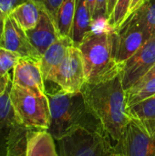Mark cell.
I'll return each mask as SVG.
<instances>
[{
  "label": "cell",
  "mask_w": 155,
  "mask_h": 156,
  "mask_svg": "<svg viewBox=\"0 0 155 156\" xmlns=\"http://www.w3.org/2000/svg\"><path fill=\"white\" fill-rule=\"evenodd\" d=\"M81 92L90 112L100 121L105 135L115 146L125 127L132 122L127 112L126 91L121 74L98 84L85 83Z\"/></svg>",
  "instance_id": "obj_1"
},
{
  "label": "cell",
  "mask_w": 155,
  "mask_h": 156,
  "mask_svg": "<svg viewBox=\"0 0 155 156\" xmlns=\"http://www.w3.org/2000/svg\"><path fill=\"white\" fill-rule=\"evenodd\" d=\"M46 96L49 105V126L47 131L55 141L79 129L105 135L100 121L90 112L81 91L67 92L59 89L52 92L46 90Z\"/></svg>",
  "instance_id": "obj_2"
},
{
  "label": "cell",
  "mask_w": 155,
  "mask_h": 156,
  "mask_svg": "<svg viewBox=\"0 0 155 156\" xmlns=\"http://www.w3.org/2000/svg\"><path fill=\"white\" fill-rule=\"evenodd\" d=\"M84 67L86 83L98 84L110 80L121 73L114 55L113 29L105 26L89 32L78 46Z\"/></svg>",
  "instance_id": "obj_3"
},
{
  "label": "cell",
  "mask_w": 155,
  "mask_h": 156,
  "mask_svg": "<svg viewBox=\"0 0 155 156\" xmlns=\"http://www.w3.org/2000/svg\"><path fill=\"white\" fill-rule=\"evenodd\" d=\"M148 0L127 16L123 23L113 29L114 55L122 65L143 47L153 36L147 21Z\"/></svg>",
  "instance_id": "obj_4"
},
{
  "label": "cell",
  "mask_w": 155,
  "mask_h": 156,
  "mask_svg": "<svg viewBox=\"0 0 155 156\" xmlns=\"http://www.w3.org/2000/svg\"><path fill=\"white\" fill-rule=\"evenodd\" d=\"M10 101L18 123L30 130H48L49 105L46 95H37L12 82Z\"/></svg>",
  "instance_id": "obj_5"
},
{
  "label": "cell",
  "mask_w": 155,
  "mask_h": 156,
  "mask_svg": "<svg viewBox=\"0 0 155 156\" xmlns=\"http://www.w3.org/2000/svg\"><path fill=\"white\" fill-rule=\"evenodd\" d=\"M56 144L59 156H110L115 152L106 135L84 129L56 141Z\"/></svg>",
  "instance_id": "obj_6"
},
{
  "label": "cell",
  "mask_w": 155,
  "mask_h": 156,
  "mask_svg": "<svg viewBox=\"0 0 155 156\" xmlns=\"http://www.w3.org/2000/svg\"><path fill=\"white\" fill-rule=\"evenodd\" d=\"M46 82H52L67 92L81 91L86 80L81 54L77 46L69 47L65 59Z\"/></svg>",
  "instance_id": "obj_7"
},
{
  "label": "cell",
  "mask_w": 155,
  "mask_h": 156,
  "mask_svg": "<svg viewBox=\"0 0 155 156\" xmlns=\"http://www.w3.org/2000/svg\"><path fill=\"white\" fill-rule=\"evenodd\" d=\"M154 64L155 36H153L122 64L120 74L125 91L135 85Z\"/></svg>",
  "instance_id": "obj_8"
},
{
  "label": "cell",
  "mask_w": 155,
  "mask_h": 156,
  "mask_svg": "<svg viewBox=\"0 0 155 156\" xmlns=\"http://www.w3.org/2000/svg\"><path fill=\"white\" fill-rule=\"evenodd\" d=\"M114 147L115 152L123 156H155V137L150 136L132 120Z\"/></svg>",
  "instance_id": "obj_9"
},
{
  "label": "cell",
  "mask_w": 155,
  "mask_h": 156,
  "mask_svg": "<svg viewBox=\"0 0 155 156\" xmlns=\"http://www.w3.org/2000/svg\"><path fill=\"white\" fill-rule=\"evenodd\" d=\"M12 82L37 95H46V84L40 68V60L20 58L13 69Z\"/></svg>",
  "instance_id": "obj_10"
},
{
  "label": "cell",
  "mask_w": 155,
  "mask_h": 156,
  "mask_svg": "<svg viewBox=\"0 0 155 156\" xmlns=\"http://www.w3.org/2000/svg\"><path fill=\"white\" fill-rule=\"evenodd\" d=\"M0 48L13 51L20 58L41 59V55L29 41L26 31L10 15L5 18L4 32L0 39Z\"/></svg>",
  "instance_id": "obj_11"
},
{
  "label": "cell",
  "mask_w": 155,
  "mask_h": 156,
  "mask_svg": "<svg viewBox=\"0 0 155 156\" xmlns=\"http://www.w3.org/2000/svg\"><path fill=\"white\" fill-rule=\"evenodd\" d=\"M26 33L33 47L41 56L59 38L54 21L42 7L38 23L34 28L26 31Z\"/></svg>",
  "instance_id": "obj_12"
},
{
  "label": "cell",
  "mask_w": 155,
  "mask_h": 156,
  "mask_svg": "<svg viewBox=\"0 0 155 156\" xmlns=\"http://www.w3.org/2000/svg\"><path fill=\"white\" fill-rule=\"evenodd\" d=\"M72 45H74V43L69 37H59V38L41 56L40 68L45 82L63 62L69 52V47Z\"/></svg>",
  "instance_id": "obj_13"
},
{
  "label": "cell",
  "mask_w": 155,
  "mask_h": 156,
  "mask_svg": "<svg viewBox=\"0 0 155 156\" xmlns=\"http://www.w3.org/2000/svg\"><path fill=\"white\" fill-rule=\"evenodd\" d=\"M11 87L12 81L3 96L0 97V156H6L10 135L16 122L10 101Z\"/></svg>",
  "instance_id": "obj_14"
},
{
  "label": "cell",
  "mask_w": 155,
  "mask_h": 156,
  "mask_svg": "<svg viewBox=\"0 0 155 156\" xmlns=\"http://www.w3.org/2000/svg\"><path fill=\"white\" fill-rule=\"evenodd\" d=\"M127 112L150 136L155 137V95L128 107Z\"/></svg>",
  "instance_id": "obj_15"
},
{
  "label": "cell",
  "mask_w": 155,
  "mask_h": 156,
  "mask_svg": "<svg viewBox=\"0 0 155 156\" xmlns=\"http://www.w3.org/2000/svg\"><path fill=\"white\" fill-rule=\"evenodd\" d=\"M92 15L86 0H76V10L69 33V37L75 46H79L85 36L92 30Z\"/></svg>",
  "instance_id": "obj_16"
},
{
  "label": "cell",
  "mask_w": 155,
  "mask_h": 156,
  "mask_svg": "<svg viewBox=\"0 0 155 156\" xmlns=\"http://www.w3.org/2000/svg\"><path fill=\"white\" fill-rule=\"evenodd\" d=\"M27 156H59L56 141L47 130H29Z\"/></svg>",
  "instance_id": "obj_17"
},
{
  "label": "cell",
  "mask_w": 155,
  "mask_h": 156,
  "mask_svg": "<svg viewBox=\"0 0 155 156\" xmlns=\"http://www.w3.org/2000/svg\"><path fill=\"white\" fill-rule=\"evenodd\" d=\"M40 13L41 7L36 2L27 0L16 6L9 15L25 31H27L37 26L40 18Z\"/></svg>",
  "instance_id": "obj_18"
},
{
  "label": "cell",
  "mask_w": 155,
  "mask_h": 156,
  "mask_svg": "<svg viewBox=\"0 0 155 156\" xmlns=\"http://www.w3.org/2000/svg\"><path fill=\"white\" fill-rule=\"evenodd\" d=\"M29 130L16 122L10 135L6 156H27Z\"/></svg>",
  "instance_id": "obj_19"
},
{
  "label": "cell",
  "mask_w": 155,
  "mask_h": 156,
  "mask_svg": "<svg viewBox=\"0 0 155 156\" xmlns=\"http://www.w3.org/2000/svg\"><path fill=\"white\" fill-rule=\"evenodd\" d=\"M76 0H64L57 13L55 25L59 37H69L74 15Z\"/></svg>",
  "instance_id": "obj_20"
},
{
  "label": "cell",
  "mask_w": 155,
  "mask_h": 156,
  "mask_svg": "<svg viewBox=\"0 0 155 156\" xmlns=\"http://www.w3.org/2000/svg\"><path fill=\"white\" fill-rule=\"evenodd\" d=\"M155 95V78L140 85L132 86L126 91L127 108Z\"/></svg>",
  "instance_id": "obj_21"
},
{
  "label": "cell",
  "mask_w": 155,
  "mask_h": 156,
  "mask_svg": "<svg viewBox=\"0 0 155 156\" xmlns=\"http://www.w3.org/2000/svg\"><path fill=\"white\" fill-rule=\"evenodd\" d=\"M132 0H118L111 16L108 19V25L116 29L127 18Z\"/></svg>",
  "instance_id": "obj_22"
},
{
  "label": "cell",
  "mask_w": 155,
  "mask_h": 156,
  "mask_svg": "<svg viewBox=\"0 0 155 156\" xmlns=\"http://www.w3.org/2000/svg\"><path fill=\"white\" fill-rule=\"evenodd\" d=\"M20 57L13 51L0 48V75L9 73V70L14 69Z\"/></svg>",
  "instance_id": "obj_23"
},
{
  "label": "cell",
  "mask_w": 155,
  "mask_h": 156,
  "mask_svg": "<svg viewBox=\"0 0 155 156\" xmlns=\"http://www.w3.org/2000/svg\"><path fill=\"white\" fill-rule=\"evenodd\" d=\"M33 1H35L40 7L46 10L55 23L57 13L64 0H33Z\"/></svg>",
  "instance_id": "obj_24"
},
{
  "label": "cell",
  "mask_w": 155,
  "mask_h": 156,
  "mask_svg": "<svg viewBox=\"0 0 155 156\" xmlns=\"http://www.w3.org/2000/svg\"><path fill=\"white\" fill-rule=\"evenodd\" d=\"M108 6L109 0H96L95 9L92 16L93 24L101 20L108 21Z\"/></svg>",
  "instance_id": "obj_25"
},
{
  "label": "cell",
  "mask_w": 155,
  "mask_h": 156,
  "mask_svg": "<svg viewBox=\"0 0 155 156\" xmlns=\"http://www.w3.org/2000/svg\"><path fill=\"white\" fill-rule=\"evenodd\" d=\"M27 0H0V8L8 16L16 6L26 2Z\"/></svg>",
  "instance_id": "obj_26"
},
{
  "label": "cell",
  "mask_w": 155,
  "mask_h": 156,
  "mask_svg": "<svg viewBox=\"0 0 155 156\" xmlns=\"http://www.w3.org/2000/svg\"><path fill=\"white\" fill-rule=\"evenodd\" d=\"M147 21L153 36H155V0L154 1L148 0Z\"/></svg>",
  "instance_id": "obj_27"
},
{
  "label": "cell",
  "mask_w": 155,
  "mask_h": 156,
  "mask_svg": "<svg viewBox=\"0 0 155 156\" xmlns=\"http://www.w3.org/2000/svg\"><path fill=\"white\" fill-rule=\"evenodd\" d=\"M11 81L12 77L9 73L5 75H0V97L3 96V94L5 92Z\"/></svg>",
  "instance_id": "obj_28"
},
{
  "label": "cell",
  "mask_w": 155,
  "mask_h": 156,
  "mask_svg": "<svg viewBox=\"0 0 155 156\" xmlns=\"http://www.w3.org/2000/svg\"><path fill=\"white\" fill-rule=\"evenodd\" d=\"M155 78V64L154 66L143 77V78H141L140 80H139V81L135 84V85H140V84H143V83H144V82H146V81H148V80H152V79H153ZM135 85H133V86H135Z\"/></svg>",
  "instance_id": "obj_29"
},
{
  "label": "cell",
  "mask_w": 155,
  "mask_h": 156,
  "mask_svg": "<svg viewBox=\"0 0 155 156\" xmlns=\"http://www.w3.org/2000/svg\"><path fill=\"white\" fill-rule=\"evenodd\" d=\"M147 0H132L131 5H130V9H129V15H131L132 12H134L135 10H137L138 8H140Z\"/></svg>",
  "instance_id": "obj_30"
},
{
  "label": "cell",
  "mask_w": 155,
  "mask_h": 156,
  "mask_svg": "<svg viewBox=\"0 0 155 156\" xmlns=\"http://www.w3.org/2000/svg\"><path fill=\"white\" fill-rule=\"evenodd\" d=\"M6 15L3 12V10L0 8V39L2 37L3 32H4V28H5V18H6Z\"/></svg>",
  "instance_id": "obj_31"
},
{
  "label": "cell",
  "mask_w": 155,
  "mask_h": 156,
  "mask_svg": "<svg viewBox=\"0 0 155 156\" xmlns=\"http://www.w3.org/2000/svg\"><path fill=\"white\" fill-rule=\"evenodd\" d=\"M117 1L118 0H109V6H108V19L109 17L111 16L114 8H115V5L117 4Z\"/></svg>",
  "instance_id": "obj_32"
},
{
  "label": "cell",
  "mask_w": 155,
  "mask_h": 156,
  "mask_svg": "<svg viewBox=\"0 0 155 156\" xmlns=\"http://www.w3.org/2000/svg\"><path fill=\"white\" fill-rule=\"evenodd\" d=\"M87 5L90 8V11L91 13V15L93 16L94 13V9H95V4H96V0H86Z\"/></svg>",
  "instance_id": "obj_33"
},
{
  "label": "cell",
  "mask_w": 155,
  "mask_h": 156,
  "mask_svg": "<svg viewBox=\"0 0 155 156\" xmlns=\"http://www.w3.org/2000/svg\"><path fill=\"white\" fill-rule=\"evenodd\" d=\"M110 156H123L122 154H119V153H117V152H114V153H112L111 154Z\"/></svg>",
  "instance_id": "obj_34"
}]
</instances>
